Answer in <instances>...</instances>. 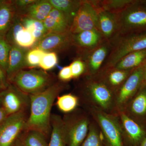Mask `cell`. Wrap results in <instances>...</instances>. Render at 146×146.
Segmentation results:
<instances>
[{"mask_svg": "<svg viewBox=\"0 0 146 146\" xmlns=\"http://www.w3.org/2000/svg\"><path fill=\"white\" fill-rule=\"evenodd\" d=\"M65 86L61 82H55L45 91L29 96L30 115L24 129L35 131L42 133L45 137L48 136L50 130L52 105Z\"/></svg>", "mask_w": 146, "mask_h": 146, "instance_id": "obj_1", "label": "cell"}, {"mask_svg": "<svg viewBox=\"0 0 146 146\" xmlns=\"http://www.w3.org/2000/svg\"><path fill=\"white\" fill-rule=\"evenodd\" d=\"M111 44V50L100 70L115 67L122 58L130 53L146 49V31L119 35Z\"/></svg>", "mask_w": 146, "mask_h": 146, "instance_id": "obj_2", "label": "cell"}, {"mask_svg": "<svg viewBox=\"0 0 146 146\" xmlns=\"http://www.w3.org/2000/svg\"><path fill=\"white\" fill-rule=\"evenodd\" d=\"M10 81L29 96L41 93L55 82L54 77L46 71L33 68L21 70Z\"/></svg>", "mask_w": 146, "mask_h": 146, "instance_id": "obj_3", "label": "cell"}, {"mask_svg": "<svg viewBox=\"0 0 146 146\" xmlns=\"http://www.w3.org/2000/svg\"><path fill=\"white\" fill-rule=\"evenodd\" d=\"M116 16L118 36L146 31V6L141 3L140 0H136Z\"/></svg>", "mask_w": 146, "mask_h": 146, "instance_id": "obj_4", "label": "cell"}, {"mask_svg": "<svg viewBox=\"0 0 146 146\" xmlns=\"http://www.w3.org/2000/svg\"><path fill=\"white\" fill-rule=\"evenodd\" d=\"M82 91L93 100L101 109L108 110L113 103L115 93L103 82L98 75H83Z\"/></svg>", "mask_w": 146, "mask_h": 146, "instance_id": "obj_5", "label": "cell"}, {"mask_svg": "<svg viewBox=\"0 0 146 146\" xmlns=\"http://www.w3.org/2000/svg\"><path fill=\"white\" fill-rule=\"evenodd\" d=\"M27 120L25 111L9 115L0 123V146H12L23 129Z\"/></svg>", "mask_w": 146, "mask_h": 146, "instance_id": "obj_6", "label": "cell"}, {"mask_svg": "<svg viewBox=\"0 0 146 146\" xmlns=\"http://www.w3.org/2000/svg\"><path fill=\"white\" fill-rule=\"evenodd\" d=\"M112 44L103 40L97 46L87 52L76 56L81 59L86 66L84 75H96L99 73L111 50Z\"/></svg>", "mask_w": 146, "mask_h": 146, "instance_id": "obj_7", "label": "cell"}, {"mask_svg": "<svg viewBox=\"0 0 146 146\" xmlns=\"http://www.w3.org/2000/svg\"><path fill=\"white\" fill-rule=\"evenodd\" d=\"M45 52L63 53L74 48L72 34L70 31L64 33H48L36 42L33 48Z\"/></svg>", "mask_w": 146, "mask_h": 146, "instance_id": "obj_8", "label": "cell"}, {"mask_svg": "<svg viewBox=\"0 0 146 146\" xmlns=\"http://www.w3.org/2000/svg\"><path fill=\"white\" fill-rule=\"evenodd\" d=\"M0 100L8 116L25 111L30 103L28 95L10 84L0 94Z\"/></svg>", "mask_w": 146, "mask_h": 146, "instance_id": "obj_9", "label": "cell"}, {"mask_svg": "<svg viewBox=\"0 0 146 146\" xmlns=\"http://www.w3.org/2000/svg\"><path fill=\"white\" fill-rule=\"evenodd\" d=\"M144 64L134 69L122 85L115 92V96L118 107L124 106L140 89L143 80Z\"/></svg>", "mask_w": 146, "mask_h": 146, "instance_id": "obj_10", "label": "cell"}, {"mask_svg": "<svg viewBox=\"0 0 146 146\" xmlns=\"http://www.w3.org/2000/svg\"><path fill=\"white\" fill-rule=\"evenodd\" d=\"M98 13L88 3L82 0L75 16L71 24L70 31L72 34L96 29Z\"/></svg>", "mask_w": 146, "mask_h": 146, "instance_id": "obj_11", "label": "cell"}, {"mask_svg": "<svg viewBox=\"0 0 146 146\" xmlns=\"http://www.w3.org/2000/svg\"><path fill=\"white\" fill-rule=\"evenodd\" d=\"M5 36L11 46L15 45L26 49L33 48L36 42L31 33L24 27L21 17L17 13Z\"/></svg>", "mask_w": 146, "mask_h": 146, "instance_id": "obj_12", "label": "cell"}, {"mask_svg": "<svg viewBox=\"0 0 146 146\" xmlns=\"http://www.w3.org/2000/svg\"><path fill=\"white\" fill-rule=\"evenodd\" d=\"M103 40L97 29L72 34L73 46L76 56L92 49Z\"/></svg>", "mask_w": 146, "mask_h": 146, "instance_id": "obj_13", "label": "cell"}, {"mask_svg": "<svg viewBox=\"0 0 146 146\" xmlns=\"http://www.w3.org/2000/svg\"><path fill=\"white\" fill-rule=\"evenodd\" d=\"M97 117L109 146H123L122 141L121 129L116 119L102 112L98 113Z\"/></svg>", "mask_w": 146, "mask_h": 146, "instance_id": "obj_14", "label": "cell"}, {"mask_svg": "<svg viewBox=\"0 0 146 146\" xmlns=\"http://www.w3.org/2000/svg\"><path fill=\"white\" fill-rule=\"evenodd\" d=\"M96 29L103 39L112 43L118 36L117 22L116 14L104 10L98 12Z\"/></svg>", "mask_w": 146, "mask_h": 146, "instance_id": "obj_15", "label": "cell"}, {"mask_svg": "<svg viewBox=\"0 0 146 146\" xmlns=\"http://www.w3.org/2000/svg\"><path fill=\"white\" fill-rule=\"evenodd\" d=\"M65 123L67 141L69 146H80L88 133L89 122L88 119L81 117L70 123Z\"/></svg>", "mask_w": 146, "mask_h": 146, "instance_id": "obj_16", "label": "cell"}, {"mask_svg": "<svg viewBox=\"0 0 146 146\" xmlns=\"http://www.w3.org/2000/svg\"><path fill=\"white\" fill-rule=\"evenodd\" d=\"M134 69L126 70L112 67L100 70L97 74L102 81L115 93Z\"/></svg>", "mask_w": 146, "mask_h": 146, "instance_id": "obj_17", "label": "cell"}, {"mask_svg": "<svg viewBox=\"0 0 146 146\" xmlns=\"http://www.w3.org/2000/svg\"><path fill=\"white\" fill-rule=\"evenodd\" d=\"M29 50L15 45L11 46L6 71L8 80H10L19 71L28 68L26 56Z\"/></svg>", "mask_w": 146, "mask_h": 146, "instance_id": "obj_18", "label": "cell"}, {"mask_svg": "<svg viewBox=\"0 0 146 146\" xmlns=\"http://www.w3.org/2000/svg\"><path fill=\"white\" fill-rule=\"evenodd\" d=\"M121 117L123 129L129 143L132 146L141 145L146 138L145 131L125 113H121Z\"/></svg>", "mask_w": 146, "mask_h": 146, "instance_id": "obj_19", "label": "cell"}, {"mask_svg": "<svg viewBox=\"0 0 146 146\" xmlns=\"http://www.w3.org/2000/svg\"><path fill=\"white\" fill-rule=\"evenodd\" d=\"M48 33H64L70 31V24L60 11L53 8L43 21Z\"/></svg>", "mask_w": 146, "mask_h": 146, "instance_id": "obj_20", "label": "cell"}, {"mask_svg": "<svg viewBox=\"0 0 146 146\" xmlns=\"http://www.w3.org/2000/svg\"><path fill=\"white\" fill-rule=\"evenodd\" d=\"M16 15L14 1L0 0V36H5Z\"/></svg>", "mask_w": 146, "mask_h": 146, "instance_id": "obj_21", "label": "cell"}, {"mask_svg": "<svg viewBox=\"0 0 146 146\" xmlns=\"http://www.w3.org/2000/svg\"><path fill=\"white\" fill-rule=\"evenodd\" d=\"M53 9L49 0H36L19 16L43 22Z\"/></svg>", "mask_w": 146, "mask_h": 146, "instance_id": "obj_22", "label": "cell"}, {"mask_svg": "<svg viewBox=\"0 0 146 146\" xmlns=\"http://www.w3.org/2000/svg\"><path fill=\"white\" fill-rule=\"evenodd\" d=\"M51 125L52 129L48 146H66L68 141L65 122L60 116L53 115Z\"/></svg>", "mask_w": 146, "mask_h": 146, "instance_id": "obj_23", "label": "cell"}, {"mask_svg": "<svg viewBox=\"0 0 146 146\" xmlns=\"http://www.w3.org/2000/svg\"><path fill=\"white\" fill-rule=\"evenodd\" d=\"M146 62V49L130 53L124 56L114 67L121 70H132Z\"/></svg>", "mask_w": 146, "mask_h": 146, "instance_id": "obj_24", "label": "cell"}, {"mask_svg": "<svg viewBox=\"0 0 146 146\" xmlns=\"http://www.w3.org/2000/svg\"><path fill=\"white\" fill-rule=\"evenodd\" d=\"M82 1V0H49L53 8L60 11L65 15L70 25L81 5Z\"/></svg>", "mask_w": 146, "mask_h": 146, "instance_id": "obj_25", "label": "cell"}, {"mask_svg": "<svg viewBox=\"0 0 146 146\" xmlns=\"http://www.w3.org/2000/svg\"><path fill=\"white\" fill-rule=\"evenodd\" d=\"M134 96L129 110L133 116L143 117L146 115V86L140 88Z\"/></svg>", "mask_w": 146, "mask_h": 146, "instance_id": "obj_26", "label": "cell"}, {"mask_svg": "<svg viewBox=\"0 0 146 146\" xmlns=\"http://www.w3.org/2000/svg\"><path fill=\"white\" fill-rule=\"evenodd\" d=\"M20 16L24 27L31 33L36 42L48 33L43 22Z\"/></svg>", "mask_w": 146, "mask_h": 146, "instance_id": "obj_27", "label": "cell"}, {"mask_svg": "<svg viewBox=\"0 0 146 146\" xmlns=\"http://www.w3.org/2000/svg\"><path fill=\"white\" fill-rule=\"evenodd\" d=\"M136 0H100L101 6L103 10L112 14L121 13Z\"/></svg>", "mask_w": 146, "mask_h": 146, "instance_id": "obj_28", "label": "cell"}, {"mask_svg": "<svg viewBox=\"0 0 146 146\" xmlns=\"http://www.w3.org/2000/svg\"><path fill=\"white\" fill-rule=\"evenodd\" d=\"M78 103L77 97L72 94H68L58 97L56 104L59 110L65 113H68L75 109Z\"/></svg>", "mask_w": 146, "mask_h": 146, "instance_id": "obj_29", "label": "cell"}, {"mask_svg": "<svg viewBox=\"0 0 146 146\" xmlns=\"http://www.w3.org/2000/svg\"><path fill=\"white\" fill-rule=\"evenodd\" d=\"M23 141L27 146H48L44 134L35 131H29Z\"/></svg>", "mask_w": 146, "mask_h": 146, "instance_id": "obj_30", "label": "cell"}, {"mask_svg": "<svg viewBox=\"0 0 146 146\" xmlns=\"http://www.w3.org/2000/svg\"><path fill=\"white\" fill-rule=\"evenodd\" d=\"M11 46L5 36H0V67L5 73Z\"/></svg>", "mask_w": 146, "mask_h": 146, "instance_id": "obj_31", "label": "cell"}, {"mask_svg": "<svg viewBox=\"0 0 146 146\" xmlns=\"http://www.w3.org/2000/svg\"><path fill=\"white\" fill-rule=\"evenodd\" d=\"M44 51L39 49L34 48L29 49L27 52L26 60L28 68H33L39 66Z\"/></svg>", "mask_w": 146, "mask_h": 146, "instance_id": "obj_32", "label": "cell"}, {"mask_svg": "<svg viewBox=\"0 0 146 146\" xmlns=\"http://www.w3.org/2000/svg\"><path fill=\"white\" fill-rule=\"evenodd\" d=\"M58 61L57 54L54 52H46L42 56L39 66L43 70H50L55 67Z\"/></svg>", "mask_w": 146, "mask_h": 146, "instance_id": "obj_33", "label": "cell"}, {"mask_svg": "<svg viewBox=\"0 0 146 146\" xmlns=\"http://www.w3.org/2000/svg\"><path fill=\"white\" fill-rule=\"evenodd\" d=\"M70 66L72 70L73 78H78L85 74L86 66L84 62L81 59L76 58Z\"/></svg>", "mask_w": 146, "mask_h": 146, "instance_id": "obj_34", "label": "cell"}, {"mask_svg": "<svg viewBox=\"0 0 146 146\" xmlns=\"http://www.w3.org/2000/svg\"><path fill=\"white\" fill-rule=\"evenodd\" d=\"M82 146H102L99 135L95 129H90Z\"/></svg>", "mask_w": 146, "mask_h": 146, "instance_id": "obj_35", "label": "cell"}, {"mask_svg": "<svg viewBox=\"0 0 146 146\" xmlns=\"http://www.w3.org/2000/svg\"><path fill=\"white\" fill-rule=\"evenodd\" d=\"M36 0H16L14 1L16 9V13L21 15Z\"/></svg>", "mask_w": 146, "mask_h": 146, "instance_id": "obj_36", "label": "cell"}, {"mask_svg": "<svg viewBox=\"0 0 146 146\" xmlns=\"http://www.w3.org/2000/svg\"><path fill=\"white\" fill-rule=\"evenodd\" d=\"M58 78L60 80L63 82L70 81L72 79V74L70 66L69 65L62 68L58 73Z\"/></svg>", "mask_w": 146, "mask_h": 146, "instance_id": "obj_37", "label": "cell"}, {"mask_svg": "<svg viewBox=\"0 0 146 146\" xmlns=\"http://www.w3.org/2000/svg\"><path fill=\"white\" fill-rule=\"evenodd\" d=\"M9 85L6 74L0 67V90H5Z\"/></svg>", "mask_w": 146, "mask_h": 146, "instance_id": "obj_38", "label": "cell"}, {"mask_svg": "<svg viewBox=\"0 0 146 146\" xmlns=\"http://www.w3.org/2000/svg\"><path fill=\"white\" fill-rule=\"evenodd\" d=\"M8 116L6 112L3 107L0 108V123Z\"/></svg>", "mask_w": 146, "mask_h": 146, "instance_id": "obj_39", "label": "cell"}, {"mask_svg": "<svg viewBox=\"0 0 146 146\" xmlns=\"http://www.w3.org/2000/svg\"><path fill=\"white\" fill-rule=\"evenodd\" d=\"M146 86V62L144 65L143 74V80H142V84L141 87H143Z\"/></svg>", "mask_w": 146, "mask_h": 146, "instance_id": "obj_40", "label": "cell"}, {"mask_svg": "<svg viewBox=\"0 0 146 146\" xmlns=\"http://www.w3.org/2000/svg\"><path fill=\"white\" fill-rule=\"evenodd\" d=\"M16 146H27L25 143V142L23 140L22 141H20L19 142H18V143L16 145Z\"/></svg>", "mask_w": 146, "mask_h": 146, "instance_id": "obj_41", "label": "cell"}, {"mask_svg": "<svg viewBox=\"0 0 146 146\" xmlns=\"http://www.w3.org/2000/svg\"><path fill=\"white\" fill-rule=\"evenodd\" d=\"M141 146H146V137L141 143Z\"/></svg>", "mask_w": 146, "mask_h": 146, "instance_id": "obj_42", "label": "cell"}, {"mask_svg": "<svg viewBox=\"0 0 146 146\" xmlns=\"http://www.w3.org/2000/svg\"><path fill=\"white\" fill-rule=\"evenodd\" d=\"M140 1L142 4L146 6V0H140Z\"/></svg>", "mask_w": 146, "mask_h": 146, "instance_id": "obj_43", "label": "cell"}]
</instances>
